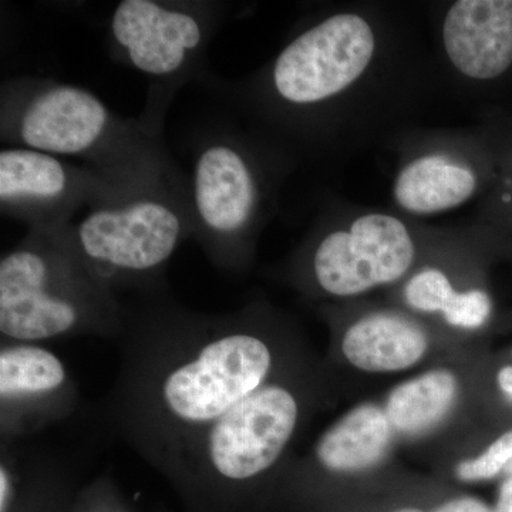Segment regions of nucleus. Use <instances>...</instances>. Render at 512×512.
Masks as SVG:
<instances>
[{
    "mask_svg": "<svg viewBox=\"0 0 512 512\" xmlns=\"http://www.w3.org/2000/svg\"><path fill=\"white\" fill-rule=\"evenodd\" d=\"M121 301L119 370L93 420L165 478L247 397L302 363L291 330L265 303L200 312L168 288Z\"/></svg>",
    "mask_w": 512,
    "mask_h": 512,
    "instance_id": "obj_1",
    "label": "nucleus"
},
{
    "mask_svg": "<svg viewBox=\"0 0 512 512\" xmlns=\"http://www.w3.org/2000/svg\"><path fill=\"white\" fill-rule=\"evenodd\" d=\"M0 140L56 157H76L121 184L174 170L163 137L137 117L117 116L96 94L50 77L16 76L0 87Z\"/></svg>",
    "mask_w": 512,
    "mask_h": 512,
    "instance_id": "obj_2",
    "label": "nucleus"
},
{
    "mask_svg": "<svg viewBox=\"0 0 512 512\" xmlns=\"http://www.w3.org/2000/svg\"><path fill=\"white\" fill-rule=\"evenodd\" d=\"M305 372L301 363L256 390L185 453L167 480L188 512H244L284 466L308 412Z\"/></svg>",
    "mask_w": 512,
    "mask_h": 512,
    "instance_id": "obj_3",
    "label": "nucleus"
},
{
    "mask_svg": "<svg viewBox=\"0 0 512 512\" xmlns=\"http://www.w3.org/2000/svg\"><path fill=\"white\" fill-rule=\"evenodd\" d=\"M123 301L84 261L69 234L28 229L0 259V335L40 343L123 335Z\"/></svg>",
    "mask_w": 512,
    "mask_h": 512,
    "instance_id": "obj_4",
    "label": "nucleus"
},
{
    "mask_svg": "<svg viewBox=\"0 0 512 512\" xmlns=\"http://www.w3.org/2000/svg\"><path fill=\"white\" fill-rule=\"evenodd\" d=\"M69 234L84 261L121 299L168 288V265L192 238L187 173L180 167L90 208Z\"/></svg>",
    "mask_w": 512,
    "mask_h": 512,
    "instance_id": "obj_5",
    "label": "nucleus"
},
{
    "mask_svg": "<svg viewBox=\"0 0 512 512\" xmlns=\"http://www.w3.org/2000/svg\"><path fill=\"white\" fill-rule=\"evenodd\" d=\"M187 174L192 239L215 268L247 271L271 201L262 150L237 128L215 124L195 138Z\"/></svg>",
    "mask_w": 512,
    "mask_h": 512,
    "instance_id": "obj_6",
    "label": "nucleus"
},
{
    "mask_svg": "<svg viewBox=\"0 0 512 512\" xmlns=\"http://www.w3.org/2000/svg\"><path fill=\"white\" fill-rule=\"evenodd\" d=\"M211 0H123L111 13L107 46L114 62L143 74L148 89L137 117L148 133L163 137L165 117L178 92L210 76L207 53L225 18Z\"/></svg>",
    "mask_w": 512,
    "mask_h": 512,
    "instance_id": "obj_7",
    "label": "nucleus"
},
{
    "mask_svg": "<svg viewBox=\"0 0 512 512\" xmlns=\"http://www.w3.org/2000/svg\"><path fill=\"white\" fill-rule=\"evenodd\" d=\"M375 50V30L363 16L336 13L293 36L254 79L231 83L210 74L202 84L265 114L303 116L355 84Z\"/></svg>",
    "mask_w": 512,
    "mask_h": 512,
    "instance_id": "obj_8",
    "label": "nucleus"
},
{
    "mask_svg": "<svg viewBox=\"0 0 512 512\" xmlns=\"http://www.w3.org/2000/svg\"><path fill=\"white\" fill-rule=\"evenodd\" d=\"M416 261V242L402 220L383 212L320 232L291 266L303 291L348 299L396 284Z\"/></svg>",
    "mask_w": 512,
    "mask_h": 512,
    "instance_id": "obj_9",
    "label": "nucleus"
},
{
    "mask_svg": "<svg viewBox=\"0 0 512 512\" xmlns=\"http://www.w3.org/2000/svg\"><path fill=\"white\" fill-rule=\"evenodd\" d=\"M136 185L121 184L90 165L67 163L42 151H0V212L28 229L67 227L80 208L117 200Z\"/></svg>",
    "mask_w": 512,
    "mask_h": 512,
    "instance_id": "obj_10",
    "label": "nucleus"
},
{
    "mask_svg": "<svg viewBox=\"0 0 512 512\" xmlns=\"http://www.w3.org/2000/svg\"><path fill=\"white\" fill-rule=\"evenodd\" d=\"M66 363L40 343L0 345V444L43 436L90 412Z\"/></svg>",
    "mask_w": 512,
    "mask_h": 512,
    "instance_id": "obj_11",
    "label": "nucleus"
},
{
    "mask_svg": "<svg viewBox=\"0 0 512 512\" xmlns=\"http://www.w3.org/2000/svg\"><path fill=\"white\" fill-rule=\"evenodd\" d=\"M443 46L468 79L491 80L512 64V0H458L444 16Z\"/></svg>",
    "mask_w": 512,
    "mask_h": 512,
    "instance_id": "obj_12",
    "label": "nucleus"
},
{
    "mask_svg": "<svg viewBox=\"0 0 512 512\" xmlns=\"http://www.w3.org/2000/svg\"><path fill=\"white\" fill-rule=\"evenodd\" d=\"M340 353L366 373H399L419 365L430 348L426 329L404 313L370 312L343 330Z\"/></svg>",
    "mask_w": 512,
    "mask_h": 512,
    "instance_id": "obj_13",
    "label": "nucleus"
},
{
    "mask_svg": "<svg viewBox=\"0 0 512 512\" xmlns=\"http://www.w3.org/2000/svg\"><path fill=\"white\" fill-rule=\"evenodd\" d=\"M394 436L384 407L357 404L320 434L309 464L328 474L363 473L382 463Z\"/></svg>",
    "mask_w": 512,
    "mask_h": 512,
    "instance_id": "obj_14",
    "label": "nucleus"
},
{
    "mask_svg": "<svg viewBox=\"0 0 512 512\" xmlns=\"http://www.w3.org/2000/svg\"><path fill=\"white\" fill-rule=\"evenodd\" d=\"M15 458L19 487L8 512H70L80 488L79 458L37 439L2 444Z\"/></svg>",
    "mask_w": 512,
    "mask_h": 512,
    "instance_id": "obj_15",
    "label": "nucleus"
},
{
    "mask_svg": "<svg viewBox=\"0 0 512 512\" xmlns=\"http://www.w3.org/2000/svg\"><path fill=\"white\" fill-rule=\"evenodd\" d=\"M477 174L460 158L429 153L413 158L397 173L393 198L403 211L433 215L454 210L473 197Z\"/></svg>",
    "mask_w": 512,
    "mask_h": 512,
    "instance_id": "obj_16",
    "label": "nucleus"
},
{
    "mask_svg": "<svg viewBox=\"0 0 512 512\" xmlns=\"http://www.w3.org/2000/svg\"><path fill=\"white\" fill-rule=\"evenodd\" d=\"M458 390L460 384L453 370H429L397 384L387 396L384 412L394 433L407 439L423 437L453 412Z\"/></svg>",
    "mask_w": 512,
    "mask_h": 512,
    "instance_id": "obj_17",
    "label": "nucleus"
},
{
    "mask_svg": "<svg viewBox=\"0 0 512 512\" xmlns=\"http://www.w3.org/2000/svg\"><path fill=\"white\" fill-rule=\"evenodd\" d=\"M457 293L450 278L441 269L423 268L410 276L404 285L403 298L413 311L443 316Z\"/></svg>",
    "mask_w": 512,
    "mask_h": 512,
    "instance_id": "obj_18",
    "label": "nucleus"
},
{
    "mask_svg": "<svg viewBox=\"0 0 512 512\" xmlns=\"http://www.w3.org/2000/svg\"><path fill=\"white\" fill-rule=\"evenodd\" d=\"M511 464L512 430L501 434L478 456L460 461L456 467V477L463 483L490 481L505 473Z\"/></svg>",
    "mask_w": 512,
    "mask_h": 512,
    "instance_id": "obj_19",
    "label": "nucleus"
},
{
    "mask_svg": "<svg viewBox=\"0 0 512 512\" xmlns=\"http://www.w3.org/2000/svg\"><path fill=\"white\" fill-rule=\"evenodd\" d=\"M493 303L481 289L458 291L454 302L444 312L443 319L451 328L476 330L483 328L490 319Z\"/></svg>",
    "mask_w": 512,
    "mask_h": 512,
    "instance_id": "obj_20",
    "label": "nucleus"
},
{
    "mask_svg": "<svg viewBox=\"0 0 512 512\" xmlns=\"http://www.w3.org/2000/svg\"><path fill=\"white\" fill-rule=\"evenodd\" d=\"M433 512H494V508L480 498L460 495V497L444 501Z\"/></svg>",
    "mask_w": 512,
    "mask_h": 512,
    "instance_id": "obj_21",
    "label": "nucleus"
},
{
    "mask_svg": "<svg viewBox=\"0 0 512 512\" xmlns=\"http://www.w3.org/2000/svg\"><path fill=\"white\" fill-rule=\"evenodd\" d=\"M494 512H512V476L505 478L498 490Z\"/></svg>",
    "mask_w": 512,
    "mask_h": 512,
    "instance_id": "obj_22",
    "label": "nucleus"
},
{
    "mask_svg": "<svg viewBox=\"0 0 512 512\" xmlns=\"http://www.w3.org/2000/svg\"><path fill=\"white\" fill-rule=\"evenodd\" d=\"M497 384L500 392L512 403V366H504L498 370Z\"/></svg>",
    "mask_w": 512,
    "mask_h": 512,
    "instance_id": "obj_23",
    "label": "nucleus"
},
{
    "mask_svg": "<svg viewBox=\"0 0 512 512\" xmlns=\"http://www.w3.org/2000/svg\"><path fill=\"white\" fill-rule=\"evenodd\" d=\"M394 512H426V511L421 510V508H417V507H404V508H400V510H397Z\"/></svg>",
    "mask_w": 512,
    "mask_h": 512,
    "instance_id": "obj_24",
    "label": "nucleus"
}]
</instances>
